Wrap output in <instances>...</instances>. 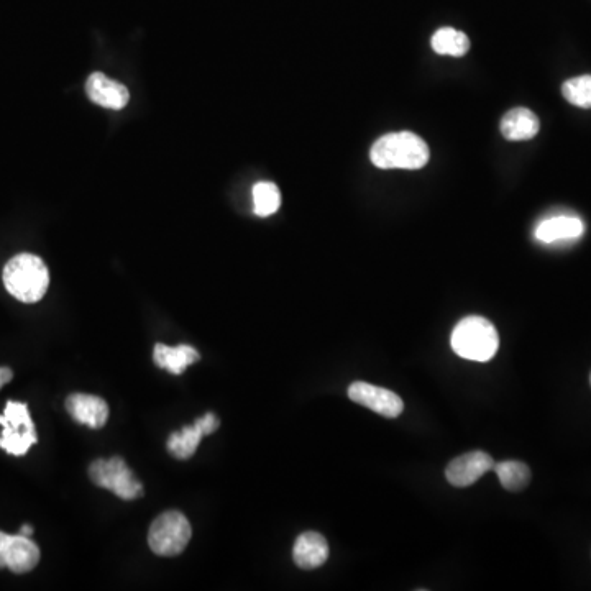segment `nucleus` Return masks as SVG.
<instances>
[{
  "instance_id": "1a4fd4ad",
  "label": "nucleus",
  "mask_w": 591,
  "mask_h": 591,
  "mask_svg": "<svg viewBox=\"0 0 591 591\" xmlns=\"http://www.w3.org/2000/svg\"><path fill=\"white\" fill-rule=\"evenodd\" d=\"M495 467V462L490 455L482 450H475V452H468V454L460 455L457 459L445 468V477L450 485L457 486V488H465V486L477 483L486 472H490Z\"/></svg>"
},
{
  "instance_id": "f03ea898",
  "label": "nucleus",
  "mask_w": 591,
  "mask_h": 591,
  "mask_svg": "<svg viewBox=\"0 0 591 591\" xmlns=\"http://www.w3.org/2000/svg\"><path fill=\"white\" fill-rule=\"evenodd\" d=\"M2 278L10 296L25 304L42 301L50 286V273L45 262L32 253H20L12 258L5 265Z\"/></svg>"
},
{
  "instance_id": "0eeeda50",
  "label": "nucleus",
  "mask_w": 591,
  "mask_h": 591,
  "mask_svg": "<svg viewBox=\"0 0 591 591\" xmlns=\"http://www.w3.org/2000/svg\"><path fill=\"white\" fill-rule=\"evenodd\" d=\"M349 398L353 403L362 404L365 408L372 409L373 413L390 419L398 417L404 409L403 399L398 394L365 381H355L349 386Z\"/></svg>"
},
{
  "instance_id": "9d476101",
  "label": "nucleus",
  "mask_w": 591,
  "mask_h": 591,
  "mask_svg": "<svg viewBox=\"0 0 591 591\" xmlns=\"http://www.w3.org/2000/svg\"><path fill=\"white\" fill-rule=\"evenodd\" d=\"M86 94L89 101L106 109H124L130 101L129 89L114 79L107 78L104 73H92L86 83Z\"/></svg>"
},
{
  "instance_id": "ddd939ff",
  "label": "nucleus",
  "mask_w": 591,
  "mask_h": 591,
  "mask_svg": "<svg viewBox=\"0 0 591 591\" xmlns=\"http://www.w3.org/2000/svg\"><path fill=\"white\" fill-rule=\"evenodd\" d=\"M294 564L299 569L314 570L329 559V544L319 532L307 531L296 539L293 547Z\"/></svg>"
},
{
  "instance_id": "4be33fe9",
  "label": "nucleus",
  "mask_w": 591,
  "mask_h": 591,
  "mask_svg": "<svg viewBox=\"0 0 591 591\" xmlns=\"http://www.w3.org/2000/svg\"><path fill=\"white\" fill-rule=\"evenodd\" d=\"M7 536H9V534H5V532L0 531V569H5L4 546Z\"/></svg>"
},
{
  "instance_id": "aec40b11",
  "label": "nucleus",
  "mask_w": 591,
  "mask_h": 591,
  "mask_svg": "<svg viewBox=\"0 0 591 591\" xmlns=\"http://www.w3.org/2000/svg\"><path fill=\"white\" fill-rule=\"evenodd\" d=\"M565 101L580 109H591V74L565 81L562 86Z\"/></svg>"
},
{
  "instance_id": "9b49d317",
  "label": "nucleus",
  "mask_w": 591,
  "mask_h": 591,
  "mask_svg": "<svg viewBox=\"0 0 591 591\" xmlns=\"http://www.w3.org/2000/svg\"><path fill=\"white\" fill-rule=\"evenodd\" d=\"M66 409L74 421L91 429H101L106 426L109 419V406L106 401L92 394H71L66 399Z\"/></svg>"
},
{
  "instance_id": "6e6552de",
  "label": "nucleus",
  "mask_w": 591,
  "mask_h": 591,
  "mask_svg": "<svg viewBox=\"0 0 591 591\" xmlns=\"http://www.w3.org/2000/svg\"><path fill=\"white\" fill-rule=\"evenodd\" d=\"M219 419L216 414L207 413L197 419L193 426H186L181 431L173 432L168 439V450L179 460H188L196 454L197 447L204 436H209L219 429Z\"/></svg>"
},
{
  "instance_id": "f3484780",
  "label": "nucleus",
  "mask_w": 591,
  "mask_h": 591,
  "mask_svg": "<svg viewBox=\"0 0 591 591\" xmlns=\"http://www.w3.org/2000/svg\"><path fill=\"white\" fill-rule=\"evenodd\" d=\"M493 470L500 478L504 490L513 491V493L526 490L527 485L531 482V470L526 463L518 462V460L495 463Z\"/></svg>"
},
{
  "instance_id": "4468645a",
  "label": "nucleus",
  "mask_w": 591,
  "mask_h": 591,
  "mask_svg": "<svg viewBox=\"0 0 591 591\" xmlns=\"http://www.w3.org/2000/svg\"><path fill=\"white\" fill-rule=\"evenodd\" d=\"M585 232L582 220L575 216H554L542 220L536 227V239L542 243L577 240Z\"/></svg>"
},
{
  "instance_id": "20e7f679",
  "label": "nucleus",
  "mask_w": 591,
  "mask_h": 591,
  "mask_svg": "<svg viewBox=\"0 0 591 591\" xmlns=\"http://www.w3.org/2000/svg\"><path fill=\"white\" fill-rule=\"evenodd\" d=\"M0 426L4 427L0 436V449H4L7 454L23 457L38 442L37 429L25 403L9 401L5 404Z\"/></svg>"
},
{
  "instance_id": "39448f33",
  "label": "nucleus",
  "mask_w": 591,
  "mask_h": 591,
  "mask_svg": "<svg viewBox=\"0 0 591 591\" xmlns=\"http://www.w3.org/2000/svg\"><path fill=\"white\" fill-rule=\"evenodd\" d=\"M191 536L193 529L186 516L179 511H166L153 521L148 544L160 557H176L188 547Z\"/></svg>"
},
{
  "instance_id": "dca6fc26",
  "label": "nucleus",
  "mask_w": 591,
  "mask_h": 591,
  "mask_svg": "<svg viewBox=\"0 0 591 591\" xmlns=\"http://www.w3.org/2000/svg\"><path fill=\"white\" fill-rule=\"evenodd\" d=\"M199 352L191 345H178V347H168V345L156 344L153 349V360L156 367L163 368L166 372L173 375H181L186 368L191 367L199 360Z\"/></svg>"
},
{
  "instance_id": "412c9836",
  "label": "nucleus",
  "mask_w": 591,
  "mask_h": 591,
  "mask_svg": "<svg viewBox=\"0 0 591 591\" xmlns=\"http://www.w3.org/2000/svg\"><path fill=\"white\" fill-rule=\"evenodd\" d=\"M14 378V372L7 367H0V390Z\"/></svg>"
},
{
  "instance_id": "f8f14e48",
  "label": "nucleus",
  "mask_w": 591,
  "mask_h": 591,
  "mask_svg": "<svg viewBox=\"0 0 591 591\" xmlns=\"http://www.w3.org/2000/svg\"><path fill=\"white\" fill-rule=\"evenodd\" d=\"M5 569L14 573L32 572L40 562V549L30 537L7 536L4 546Z\"/></svg>"
},
{
  "instance_id": "6ab92c4d",
  "label": "nucleus",
  "mask_w": 591,
  "mask_h": 591,
  "mask_svg": "<svg viewBox=\"0 0 591 591\" xmlns=\"http://www.w3.org/2000/svg\"><path fill=\"white\" fill-rule=\"evenodd\" d=\"M281 206V193L278 186L268 181L253 186V212L258 217H270Z\"/></svg>"
},
{
  "instance_id": "7ed1b4c3",
  "label": "nucleus",
  "mask_w": 591,
  "mask_h": 591,
  "mask_svg": "<svg viewBox=\"0 0 591 591\" xmlns=\"http://www.w3.org/2000/svg\"><path fill=\"white\" fill-rule=\"evenodd\" d=\"M450 344L459 357L483 363L495 357L500 347V335L485 317L470 316L455 326Z\"/></svg>"
},
{
  "instance_id": "2eb2a0df",
  "label": "nucleus",
  "mask_w": 591,
  "mask_h": 591,
  "mask_svg": "<svg viewBox=\"0 0 591 591\" xmlns=\"http://www.w3.org/2000/svg\"><path fill=\"white\" fill-rule=\"evenodd\" d=\"M541 130V122L532 110L526 107H516L504 114L501 120V133L506 140L511 142H523L536 137Z\"/></svg>"
},
{
  "instance_id": "5701e85b",
  "label": "nucleus",
  "mask_w": 591,
  "mask_h": 591,
  "mask_svg": "<svg viewBox=\"0 0 591 591\" xmlns=\"http://www.w3.org/2000/svg\"><path fill=\"white\" fill-rule=\"evenodd\" d=\"M20 534H22V536H27V537L32 536L33 527L30 526V524H25V526H22V529H20Z\"/></svg>"
},
{
  "instance_id": "b1692460",
  "label": "nucleus",
  "mask_w": 591,
  "mask_h": 591,
  "mask_svg": "<svg viewBox=\"0 0 591 591\" xmlns=\"http://www.w3.org/2000/svg\"><path fill=\"white\" fill-rule=\"evenodd\" d=\"M590 381H591V376H590Z\"/></svg>"
},
{
  "instance_id": "423d86ee",
  "label": "nucleus",
  "mask_w": 591,
  "mask_h": 591,
  "mask_svg": "<svg viewBox=\"0 0 591 591\" xmlns=\"http://www.w3.org/2000/svg\"><path fill=\"white\" fill-rule=\"evenodd\" d=\"M89 477L94 485L112 491L115 496H119L120 500H137L143 495L142 483L120 457L92 462L89 467Z\"/></svg>"
},
{
  "instance_id": "a211bd4d",
  "label": "nucleus",
  "mask_w": 591,
  "mask_h": 591,
  "mask_svg": "<svg viewBox=\"0 0 591 591\" xmlns=\"http://www.w3.org/2000/svg\"><path fill=\"white\" fill-rule=\"evenodd\" d=\"M431 45L437 55L444 56H463L470 50V40L467 35L450 27L437 30L432 37Z\"/></svg>"
},
{
  "instance_id": "f257e3e1",
  "label": "nucleus",
  "mask_w": 591,
  "mask_h": 591,
  "mask_svg": "<svg viewBox=\"0 0 591 591\" xmlns=\"http://www.w3.org/2000/svg\"><path fill=\"white\" fill-rule=\"evenodd\" d=\"M429 147L416 133H388L373 143L370 158L381 170H421L429 161Z\"/></svg>"
}]
</instances>
